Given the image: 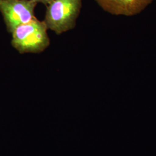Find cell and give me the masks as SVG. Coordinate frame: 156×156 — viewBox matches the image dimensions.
<instances>
[{"mask_svg":"<svg viewBox=\"0 0 156 156\" xmlns=\"http://www.w3.org/2000/svg\"><path fill=\"white\" fill-rule=\"evenodd\" d=\"M105 11L114 15L134 16L143 11L154 0H95Z\"/></svg>","mask_w":156,"mask_h":156,"instance_id":"cell-4","label":"cell"},{"mask_svg":"<svg viewBox=\"0 0 156 156\" xmlns=\"http://www.w3.org/2000/svg\"><path fill=\"white\" fill-rule=\"evenodd\" d=\"M37 3L29 0H0V12L8 33L36 17L35 9Z\"/></svg>","mask_w":156,"mask_h":156,"instance_id":"cell-3","label":"cell"},{"mask_svg":"<svg viewBox=\"0 0 156 156\" xmlns=\"http://www.w3.org/2000/svg\"><path fill=\"white\" fill-rule=\"evenodd\" d=\"M48 30L45 22L35 17L13 31L12 46L20 54L42 53L50 45Z\"/></svg>","mask_w":156,"mask_h":156,"instance_id":"cell-1","label":"cell"},{"mask_svg":"<svg viewBox=\"0 0 156 156\" xmlns=\"http://www.w3.org/2000/svg\"><path fill=\"white\" fill-rule=\"evenodd\" d=\"M82 8V0H53L46 6L45 22L56 34L73 30Z\"/></svg>","mask_w":156,"mask_h":156,"instance_id":"cell-2","label":"cell"},{"mask_svg":"<svg viewBox=\"0 0 156 156\" xmlns=\"http://www.w3.org/2000/svg\"><path fill=\"white\" fill-rule=\"evenodd\" d=\"M29 1L37 2V4L38 3H41L44 5H45L47 6L48 4H49L53 0H29Z\"/></svg>","mask_w":156,"mask_h":156,"instance_id":"cell-5","label":"cell"}]
</instances>
